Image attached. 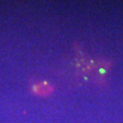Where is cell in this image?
Segmentation results:
<instances>
[{"label": "cell", "instance_id": "1", "mask_svg": "<svg viewBox=\"0 0 123 123\" xmlns=\"http://www.w3.org/2000/svg\"><path fill=\"white\" fill-rule=\"evenodd\" d=\"M54 86L47 81H40L31 86V92L36 96L48 97L54 92Z\"/></svg>", "mask_w": 123, "mask_h": 123}]
</instances>
